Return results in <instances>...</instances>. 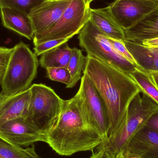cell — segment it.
I'll use <instances>...</instances> for the list:
<instances>
[{
  "label": "cell",
  "mask_w": 158,
  "mask_h": 158,
  "mask_svg": "<svg viewBox=\"0 0 158 158\" xmlns=\"http://www.w3.org/2000/svg\"><path fill=\"white\" fill-rule=\"evenodd\" d=\"M90 5L84 0H72L60 18L39 37L33 39L34 45L58 39H70L78 34L90 20Z\"/></svg>",
  "instance_id": "7"
},
{
  "label": "cell",
  "mask_w": 158,
  "mask_h": 158,
  "mask_svg": "<svg viewBox=\"0 0 158 158\" xmlns=\"http://www.w3.org/2000/svg\"><path fill=\"white\" fill-rule=\"evenodd\" d=\"M90 158H116L110 150L103 147L98 146Z\"/></svg>",
  "instance_id": "27"
},
{
  "label": "cell",
  "mask_w": 158,
  "mask_h": 158,
  "mask_svg": "<svg viewBox=\"0 0 158 158\" xmlns=\"http://www.w3.org/2000/svg\"><path fill=\"white\" fill-rule=\"evenodd\" d=\"M125 46L143 69L158 72V55L141 44L124 40Z\"/></svg>",
  "instance_id": "17"
},
{
  "label": "cell",
  "mask_w": 158,
  "mask_h": 158,
  "mask_svg": "<svg viewBox=\"0 0 158 158\" xmlns=\"http://www.w3.org/2000/svg\"><path fill=\"white\" fill-rule=\"evenodd\" d=\"M154 82L158 88V73L156 72H150Z\"/></svg>",
  "instance_id": "30"
},
{
  "label": "cell",
  "mask_w": 158,
  "mask_h": 158,
  "mask_svg": "<svg viewBox=\"0 0 158 158\" xmlns=\"http://www.w3.org/2000/svg\"><path fill=\"white\" fill-rule=\"evenodd\" d=\"M156 72V73H158V72Z\"/></svg>",
  "instance_id": "34"
},
{
  "label": "cell",
  "mask_w": 158,
  "mask_h": 158,
  "mask_svg": "<svg viewBox=\"0 0 158 158\" xmlns=\"http://www.w3.org/2000/svg\"><path fill=\"white\" fill-rule=\"evenodd\" d=\"M13 51L14 48L0 47V82L3 78Z\"/></svg>",
  "instance_id": "26"
},
{
  "label": "cell",
  "mask_w": 158,
  "mask_h": 158,
  "mask_svg": "<svg viewBox=\"0 0 158 158\" xmlns=\"http://www.w3.org/2000/svg\"><path fill=\"white\" fill-rule=\"evenodd\" d=\"M142 92L145 93L158 104V88L154 82L151 73L143 68H136L130 73Z\"/></svg>",
  "instance_id": "19"
},
{
  "label": "cell",
  "mask_w": 158,
  "mask_h": 158,
  "mask_svg": "<svg viewBox=\"0 0 158 158\" xmlns=\"http://www.w3.org/2000/svg\"><path fill=\"white\" fill-rule=\"evenodd\" d=\"M90 20L109 38L124 41V29L119 25L111 14L109 6L103 8L90 9Z\"/></svg>",
  "instance_id": "16"
},
{
  "label": "cell",
  "mask_w": 158,
  "mask_h": 158,
  "mask_svg": "<svg viewBox=\"0 0 158 158\" xmlns=\"http://www.w3.org/2000/svg\"><path fill=\"white\" fill-rule=\"evenodd\" d=\"M0 158H41L35 151L34 146L23 148L17 146L0 137Z\"/></svg>",
  "instance_id": "20"
},
{
  "label": "cell",
  "mask_w": 158,
  "mask_h": 158,
  "mask_svg": "<svg viewBox=\"0 0 158 158\" xmlns=\"http://www.w3.org/2000/svg\"><path fill=\"white\" fill-rule=\"evenodd\" d=\"M94 1L95 0H84L86 4L88 5H90V3Z\"/></svg>",
  "instance_id": "33"
},
{
  "label": "cell",
  "mask_w": 158,
  "mask_h": 158,
  "mask_svg": "<svg viewBox=\"0 0 158 158\" xmlns=\"http://www.w3.org/2000/svg\"><path fill=\"white\" fill-rule=\"evenodd\" d=\"M145 1H148V2H150L155 4L157 6H158V0H145Z\"/></svg>",
  "instance_id": "31"
},
{
  "label": "cell",
  "mask_w": 158,
  "mask_h": 158,
  "mask_svg": "<svg viewBox=\"0 0 158 158\" xmlns=\"http://www.w3.org/2000/svg\"><path fill=\"white\" fill-rule=\"evenodd\" d=\"M83 74L91 80L106 108L109 138L121 126L130 104L142 91L130 74L87 55Z\"/></svg>",
  "instance_id": "1"
},
{
  "label": "cell",
  "mask_w": 158,
  "mask_h": 158,
  "mask_svg": "<svg viewBox=\"0 0 158 158\" xmlns=\"http://www.w3.org/2000/svg\"><path fill=\"white\" fill-rule=\"evenodd\" d=\"M104 141L87 123L77 94L69 100H63L60 116L46 135L45 143L58 155L70 156L93 151Z\"/></svg>",
  "instance_id": "2"
},
{
  "label": "cell",
  "mask_w": 158,
  "mask_h": 158,
  "mask_svg": "<svg viewBox=\"0 0 158 158\" xmlns=\"http://www.w3.org/2000/svg\"><path fill=\"white\" fill-rule=\"evenodd\" d=\"M48 78L68 85L70 82L71 76L68 68H51L46 69Z\"/></svg>",
  "instance_id": "23"
},
{
  "label": "cell",
  "mask_w": 158,
  "mask_h": 158,
  "mask_svg": "<svg viewBox=\"0 0 158 158\" xmlns=\"http://www.w3.org/2000/svg\"><path fill=\"white\" fill-rule=\"evenodd\" d=\"M157 8H158V6H157Z\"/></svg>",
  "instance_id": "35"
},
{
  "label": "cell",
  "mask_w": 158,
  "mask_h": 158,
  "mask_svg": "<svg viewBox=\"0 0 158 158\" xmlns=\"http://www.w3.org/2000/svg\"><path fill=\"white\" fill-rule=\"evenodd\" d=\"M0 137L20 147L46 141V136L22 117L0 124Z\"/></svg>",
  "instance_id": "9"
},
{
  "label": "cell",
  "mask_w": 158,
  "mask_h": 158,
  "mask_svg": "<svg viewBox=\"0 0 158 158\" xmlns=\"http://www.w3.org/2000/svg\"><path fill=\"white\" fill-rule=\"evenodd\" d=\"M72 53L73 48L66 43L41 55L40 64L45 69L51 68H68Z\"/></svg>",
  "instance_id": "18"
},
{
  "label": "cell",
  "mask_w": 158,
  "mask_h": 158,
  "mask_svg": "<svg viewBox=\"0 0 158 158\" xmlns=\"http://www.w3.org/2000/svg\"><path fill=\"white\" fill-rule=\"evenodd\" d=\"M80 46L87 56L113 66L130 74L136 67L113 48L108 37L101 32L91 20L80 31L78 37Z\"/></svg>",
  "instance_id": "6"
},
{
  "label": "cell",
  "mask_w": 158,
  "mask_h": 158,
  "mask_svg": "<svg viewBox=\"0 0 158 158\" xmlns=\"http://www.w3.org/2000/svg\"><path fill=\"white\" fill-rule=\"evenodd\" d=\"M31 96L30 87L26 91L8 96L0 94V124L18 118H26Z\"/></svg>",
  "instance_id": "13"
},
{
  "label": "cell",
  "mask_w": 158,
  "mask_h": 158,
  "mask_svg": "<svg viewBox=\"0 0 158 158\" xmlns=\"http://www.w3.org/2000/svg\"><path fill=\"white\" fill-rule=\"evenodd\" d=\"M30 89L31 96L26 119L46 136L59 118L64 99L42 84H34Z\"/></svg>",
  "instance_id": "5"
},
{
  "label": "cell",
  "mask_w": 158,
  "mask_h": 158,
  "mask_svg": "<svg viewBox=\"0 0 158 158\" xmlns=\"http://www.w3.org/2000/svg\"><path fill=\"white\" fill-rule=\"evenodd\" d=\"M141 44L148 48H158V37L144 40Z\"/></svg>",
  "instance_id": "29"
},
{
  "label": "cell",
  "mask_w": 158,
  "mask_h": 158,
  "mask_svg": "<svg viewBox=\"0 0 158 158\" xmlns=\"http://www.w3.org/2000/svg\"><path fill=\"white\" fill-rule=\"evenodd\" d=\"M70 39H58L51 40L34 45V53L37 56L41 55L43 54L52 49H54L62 44L67 43Z\"/></svg>",
  "instance_id": "25"
},
{
  "label": "cell",
  "mask_w": 158,
  "mask_h": 158,
  "mask_svg": "<svg viewBox=\"0 0 158 158\" xmlns=\"http://www.w3.org/2000/svg\"><path fill=\"white\" fill-rule=\"evenodd\" d=\"M110 43L116 51L136 68H142L125 46L124 41L109 38Z\"/></svg>",
  "instance_id": "24"
},
{
  "label": "cell",
  "mask_w": 158,
  "mask_h": 158,
  "mask_svg": "<svg viewBox=\"0 0 158 158\" xmlns=\"http://www.w3.org/2000/svg\"><path fill=\"white\" fill-rule=\"evenodd\" d=\"M86 63V56L83 55L81 51L77 48H73V53L69 63L68 69L71 76L70 82L67 88H73L81 79Z\"/></svg>",
  "instance_id": "21"
},
{
  "label": "cell",
  "mask_w": 158,
  "mask_h": 158,
  "mask_svg": "<svg viewBox=\"0 0 158 158\" xmlns=\"http://www.w3.org/2000/svg\"><path fill=\"white\" fill-rule=\"evenodd\" d=\"M0 8L2 24L5 27L16 32L28 40L33 39L34 28L29 15L12 8Z\"/></svg>",
  "instance_id": "15"
},
{
  "label": "cell",
  "mask_w": 158,
  "mask_h": 158,
  "mask_svg": "<svg viewBox=\"0 0 158 158\" xmlns=\"http://www.w3.org/2000/svg\"><path fill=\"white\" fill-rule=\"evenodd\" d=\"M72 0H45L34 8L29 16L34 30V38L41 35L60 18Z\"/></svg>",
  "instance_id": "11"
},
{
  "label": "cell",
  "mask_w": 158,
  "mask_h": 158,
  "mask_svg": "<svg viewBox=\"0 0 158 158\" xmlns=\"http://www.w3.org/2000/svg\"><path fill=\"white\" fill-rule=\"evenodd\" d=\"M146 126L158 133V113L154 114L148 119Z\"/></svg>",
  "instance_id": "28"
},
{
  "label": "cell",
  "mask_w": 158,
  "mask_h": 158,
  "mask_svg": "<svg viewBox=\"0 0 158 158\" xmlns=\"http://www.w3.org/2000/svg\"><path fill=\"white\" fill-rule=\"evenodd\" d=\"M3 78L0 82L1 95L16 94L30 87L36 78L39 66L36 55L28 45L20 42L14 47Z\"/></svg>",
  "instance_id": "4"
},
{
  "label": "cell",
  "mask_w": 158,
  "mask_h": 158,
  "mask_svg": "<svg viewBox=\"0 0 158 158\" xmlns=\"http://www.w3.org/2000/svg\"><path fill=\"white\" fill-rule=\"evenodd\" d=\"M109 6L114 18L124 30L132 27L157 7L145 0H114Z\"/></svg>",
  "instance_id": "10"
},
{
  "label": "cell",
  "mask_w": 158,
  "mask_h": 158,
  "mask_svg": "<svg viewBox=\"0 0 158 158\" xmlns=\"http://www.w3.org/2000/svg\"><path fill=\"white\" fill-rule=\"evenodd\" d=\"M45 0H0V8L7 7L29 15L31 11Z\"/></svg>",
  "instance_id": "22"
},
{
  "label": "cell",
  "mask_w": 158,
  "mask_h": 158,
  "mask_svg": "<svg viewBox=\"0 0 158 158\" xmlns=\"http://www.w3.org/2000/svg\"><path fill=\"white\" fill-rule=\"evenodd\" d=\"M158 113V104L143 92L137 94L128 107L126 117L118 130L98 146L108 149L117 157L135 135Z\"/></svg>",
  "instance_id": "3"
},
{
  "label": "cell",
  "mask_w": 158,
  "mask_h": 158,
  "mask_svg": "<svg viewBox=\"0 0 158 158\" xmlns=\"http://www.w3.org/2000/svg\"><path fill=\"white\" fill-rule=\"evenodd\" d=\"M124 40L142 44L145 40L158 37V8L147 15L134 25L124 30Z\"/></svg>",
  "instance_id": "14"
},
{
  "label": "cell",
  "mask_w": 158,
  "mask_h": 158,
  "mask_svg": "<svg viewBox=\"0 0 158 158\" xmlns=\"http://www.w3.org/2000/svg\"><path fill=\"white\" fill-rule=\"evenodd\" d=\"M123 151L141 158H158V133L145 125Z\"/></svg>",
  "instance_id": "12"
},
{
  "label": "cell",
  "mask_w": 158,
  "mask_h": 158,
  "mask_svg": "<svg viewBox=\"0 0 158 158\" xmlns=\"http://www.w3.org/2000/svg\"><path fill=\"white\" fill-rule=\"evenodd\" d=\"M81 107L89 125L104 138H108L110 121L106 108L91 80L83 74L77 93Z\"/></svg>",
  "instance_id": "8"
},
{
  "label": "cell",
  "mask_w": 158,
  "mask_h": 158,
  "mask_svg": "<svg viewBox=\"0 0 158 158\" xmlns=\"http://www.w3.org/2000/svg\"><path fill=\"white\" fill-rule=\"evenodd\" d=\"M151 51L158 55V48H149Z\"/></svg>",
  "instance_id": "32"
}]
</instances>
